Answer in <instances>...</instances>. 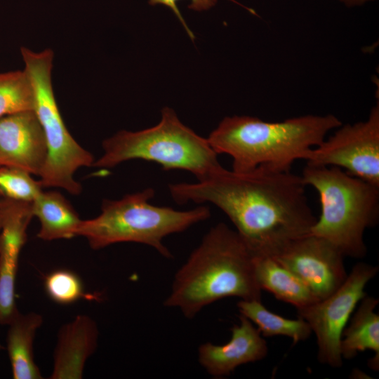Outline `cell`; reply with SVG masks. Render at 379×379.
<instances>
[{"mask_svg": "<svg viewBox=\"0 0 379 379\" xmlns=\"http://www.w3.org/2000/svg\"><path fill=\"white\" fill-rule=\"evenodd\" d=\"M301 175L258 167L245 172L222 167L195 183L169 185L174 201L211 203L222 211L255 256L275 257L310 234L317 218Z\"/></svg>", "mask_w": 379, "mask_h": 379, "instance_id": "obj_1", "label": "cell"}, {"mask_svg": "<svg viewBox=\"0 0 379 379\" xmlns=\"http://www.w3.org/2000/svg\"><path fill=\"white\" fill-rule=\"evenodd\" d=\"M254 258L235 230L225 223L217 224L175 273L164 305L178 308L192 319L204 307L222 298L261 300Z\"/></svg>", "mask_w": 379, "mask_h": 379, "instance_id": "obj_2", "label": "cell"}, {"mask_svg": "<svg viewBox=\"0 0 379 379\" xmlns=\"http://www.w3.org/2000/svg\"><path fill=\"white\" fill-rule=\"evenodd\" d=\"M343 122L336 116L306 114L281 121L247 115L225 117L207 140L219 155L232 159V169L245 172L258 167L290 171Z\"/></svg>", "mask_w": 379, "mask_h": 379, "instance_id": "obj_3", "label": "cell"}, {"mask_svg": "<svg viewBox=\"0 0 379 379\" xmlns=\"http://www.w3.org/2000/svg\"><path fill=\"white\" fill-rule=\"evenodd\" d=\"M300 175L318 192L321 205L310 234L331 243L345 257L364 258L365 230L379 218V187L334 166L306 164Z\"/></svg>", "mask_w": 379, "mask_h": 379, "instance_id": "obj_4", "label": "cell"}, {"mask_svg": "<svg viewBox=\"0 0 379 379\" xmlns=\"http://www.w3.org/2000/svg\"><path fill=\"white\" fill-rule=\"evenodd\" d=\"M154 194L149 187L120 199L103 200L100 213L82 220L76 237H84L95 250L117 243L135 242L151 246L164 258H171L164 239L207 220L211 212L204 206L187 211L155 206L149 202Z\"/></svg>", "mask_w": 379, "mask_h": 379, "instance_id": "obj_5", "label": "cell"}, {"mask_svg": "<svg viewBox=\"0 0 379 379\" xmlns=\"http://www.w3.org/2000/svg\"><path fill=\"white\" fill-rule=\"evenodd\" d=\"M103 153L93 166L112 168L132 159L159 164L165 171L180 169L202 180L222 166L207 138L181 122L169 107L161 110L160 121L139 131H121L102 142Z\"/></svg>", "mask_w": 379, "mask_h": 379, "instance_id": "obj_6", "label": "cell"}, {"mask_svg": "<svg viewBox=\"0 0 379 379\" xmlns=\"http://www.w3.org/2000/svg\"><path fill=\"white\" fill-rule=\"evenodd\" d=\"M21 54L33 88L34 112L47 146L46 160L39 175L41 185L79 195L82 187L74 173L82 167L93 166L95 159L72 137L60 114L51 81L53 53L51 49L36 53L22 47Z\"/></svg>", "mask_w": 379, "mask_h": 379, "instance_id": "obj_7", "label": "cell"}, {"mask_svg": "<svg viewBox=\"0 0 379 379\" xmlns=\"http://www.w3.org/2000/svg\"><path fill=\"white\" fill-rule=\"evenodd\" d=\"M378 271L377 266L358 262L331 295L297 309L298 317L308 323L317 337L320 363L333 368L342 366L340 344L343 331L357 305L366 295V286Z\"/></svg>", "mask_w": 379, "mask_h": 379, "instance_id": "obj_8", "label": "cell"}, {"mask_svg": "<svg viewBox=\"0 0 379 379\" xmlns=\"http://www.w3.org/2000/svg\"><path fill=\"white\" fill-rule=\"evenodd\" d=\"M306 164L334 166L379 187V105L368 117L341 124L319 145L310 149Z\"/></svg>", "mask_w": 379, "mask_h": 379, "instance_id": "obj_9", "label": "cell"}, {"mask_svg": "<svg viewBox=\"0 0 379 379\" xmlns=\"http://www.w3.org/2000/svg\"><path fill=\"white\" fill-rule=\"evenodd\" d=\"M273 258L298 277L319 300L334 292L347 277L341 251L312 234L295 240Z\"/></svg>", "mask_w": 379, "mask_h": 379, "instance_id": "obj_10", "label": "cell"}, {"mask_svg": "<svg viewBox=\"0 0 379 379\" xmlns=\"http://www.w3.org/2000/svg\"><path fill=\"white\" fill-rule=\"evenodd\" d=\"M33 218L31 203L6 199L0 202V324L8 325L19 311L15 279L19 256Z\"/></svg>", "mask_w": 379, "mask_h": 379, "instance_id": "obj_11", "label": "cell"}, {"mask_svg": "<svg viewBox=\"0 0 379 379\" xmlns=\"http://www.w3.org/2000/svg\"><path fill=\"white\" fill-rule=\"evenodd\" d=\"M46 157L44 133L34 110L0 118L1 166L20 168L39 176Z\"/></svg>", "mask_w": 379, "mask_h": 379, "instance_id": "obj_12", "label": "cell"}, {"mask_svg": "<svg viewBox=\"0 0 379 379\" xmlns=\"http://www.w3.org/2000/svg\"><path fill=\"white\" fill-rule=\"evenodd\" d=\"M231 328L230 340L222 345L205 343L198 350L201 366L215 378L229 376L238 366L264 359L268 352L266 340L252 322L243 315Z\"/></svg>", "mask_w": 379, "mask_h": 379, "instance_id": "obj_13", "label": "cell"}, {"mask_svg": "<svg viewBox=\"0 0 379 379\" xmlns=\"http://www.w3.org/2000/svg\"><path fill=\"white\" fill-rule=\"evenodd\" d=\"M98 329L88 316L77 315L60 330L51 379H80L87 359L97 348Z\"/></svg>", "mask_w": 379, "mask_h": 379, "instance_id": "obj_14", "label": "cell"}, {"mask_svg": "<svg viewBox=\"0 0 379 379\" xmlns=\"http://www.w3.org/2000/svg\"><path fill=\"white\" fill-rule=\"evenodd\" d=\"M378 299L366 295L344 328L340 344L343 359H353L359 352L372 350L375 355L368 366L375 371L379 366V315L375 312Z\"/></svg>", "mask_w": 379, "mask_h": 379, "instance_id": "obj_15", "label": "cell"}, {"mask_svg": "<svg viewBox=\"0 0 379 379\" xmlns=\"http://www.w3.org/2000/svg\"><path fill=\"white\" fill-rule=\"evenodd\" d=\"M254 270L261 290L271 293L277 299L296 309L319 300L298 277L273 257L255 256Z\"/></svg>", "mask_w": 379, "mask_h": 379, "instance_id": "obj_16", "label": "cell"}, {"mask_svg": "<svg viewBox=\"0 0 379 379\" xmlns=\"http://www.w3.org/2000/svg\"><path fill=\"white\" fill-rule=\"evenodd\" d=\"M43 317L36 312L18 314L9 326L6 344L14 379H40L41 372L34 359L33 344Z\"/></svg>", "mask_w": 379, "mask_h": 379, "instance_id": "obj_17", "label": "cell"}, {"mask_svg": "<svg viewBox=\"0 0 379 379\" xmlns=\"http://www.w3.org/2000/svg\"><path fill=\"white\" fill-rule=\"evenodd\" d=\"M33 217L40 222L37 237L44 241L69 239L76 237L81 219L62 194L42 191L31 202Z\"/></svg>", "mask_w": 379, "mask_h": 379, "instance_id": "obj_18", "label": "cell"}, {"mask_svg": "<svg viewBox=\"0 0 379 379\" xmlns=\"http://www.w3.org/2000/svg\"><path fill=\"white\" fill-rule=\"evenodd\" d=\"M237 307L241 315L257 326L262 337L286 336L296 344L306 340L312 333L303 319H290L273 313L262 304L261 300H241Z\"/></svg>", "mask_w": 379, "mask_h": 379, "instance_id": "obj_19", "label": "cell"}, {"mask_svg": "<svg viewBox=\"0 0 379 379\" xmlns=\"http://www.w3.org/2000/svg\"><path fill=\"white\" fill-rule=\"evenodd\" d=\"M34 107L33 88L25 70L0 74V118L32 111Z\"/></svg>", "mask_w": 379, "mask_h": 379, "instance_id": "obj_20", "label": "cell"}, {"mask_svg": "<svg viewBox=\"0 0 379 379\" xmlns=\"http://www.w3.org/2000/svg\"><path fill=\"white\" fill-rule=\"evenodd\" d=\"M44 288L53 301L61 305L72 304L83 298H98V296L86 293L79 277L65 269L56 270L47 274L44 279Z\"/></svg>", "mask_w": 379, "mask_h": 379, "instance_id": "obj_21", "label": "cell"}, {"mask_svg": "<svg viewBox=\"0 0 379 379\" xmlns=\"http://www.w3.org/2000/svg\"><path fill=\"white\" fill-rule=\"evenodd\" d=\"M32 175L20 168L0 166V193L8 199L32 202L43 191V187Z\"/></svg>", "mask_w": 379, "mask_h": 379, "instance_id": "obj_22", "label": "cell"}, {"mask_svg": "<svg viewBox=\"0 0 379 379\" xmlns=\"http://www.w3.org/2000/svg\"><path fill=\"white\" fill-rule=\"evenodd\" d=\"M178 1V0H149V3L151 5L162 4L171 8L173 11V13L176 15V16L178 18L180 21L181 22L185 29H186L187 32L190 35V38L193 39L194 38V34L190 31L189 27L187 26L177 6L176 3ZM190 4L189 5V8L190 9L197 11L208 10L212 8L213 6H214L217 2V0H190Z\"/></svg>", "mask_w": 379, "mask_h": 379, "instance_id": "obj_23", "label": "cell"}, {"mask_svg": "<svg viewBox=\"0 0 379 379\" xmlns=\"http://www.w3.org/2000/svg\"><path fill=\"white\" fill-rule=\"evenodd\" d=\"M347 7H354L364 5L375 0H337Z\"/></svg>", "mask_w": 379, "mask_h": 379, "instance_id": "obj_24", "label": "cell"}, {"mask_svg": "<svg viewBox=\"0 0 379 379\" xmlns=\"http://www.w3.org/2000/svg\"><path fill=\"white\" fill-rule=\"evenodd\" d=\"M4 349V347L0 344V350Z\"/></svg>", "mask_w": 379, "mask_h": 379, "instance_id": "obj_25", "label": "cell"}, {"mask_svg": "<svg viewBox=\"0 0 379 379\" xmlns=\"http://www.w3.org/2000/svg\"><path fill=\"white\" fill-rule=\"evenodd\" d=\"M0 166H1V161H0Z\"/></svg>", "mask_w": 379, "mask_h": 379, "instance_id": "obj_26", "label": "cell"}, {"mask_svg": "<svg viewBox=\"0 0 379 379\" xmlns=\"http://www.w3.org/2000/svg\"><path fill=\"white\" fill-rule=\"evenodd\" d=\"M1 228V227H0Z\"/></svg>", "mask_w": 379, "mask_h": 379, "instance_id": "obj_27", "label": "cell"}]
</instances>
